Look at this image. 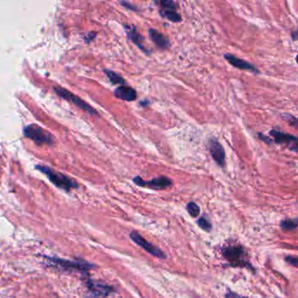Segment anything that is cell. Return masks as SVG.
<instances>
[{"mask_svg":"<svg viewBox=\"0 0 298 298\" xmlns=\"http://www.w3.org/2000/svg\"><path fill=\"white\" fill-rule=\"evenodd\" d=\"M35 168L44 173L49 180L58 188L63 189L65 191H69L70 189L77 188L78 184L72 178H69L68 176L62 174L61 172L55 171L53 169L49 168L45 165H36Z\"/></svg>","mask_w":298,"mask_h":298,"instance_id":"1","label":"cell"},{"mask_svg":"<svg viewBox=\"0 0 298 298\" xmlns=\"http://www.w3.org/2000/svg\"><path fill=\"white\" fill-rule=\"evenodd\" d=\"M154 4L158 6V13L163 19L171 21L172 23L181 22V15L177 12L178 5L176 2L172 0H159L154 1Z\"/></svg>","mask_w":298,"mask_h":298,"instance_id":"2","label":"cell"},{"mask_svg":"<svg viewBox=\"0 0 298 298\" xmlns=\"http://www.w3.org/2000/svg\"><path fill=\"white\" fill-rule=\"evenodd\" d=\"M24 136L32 139L38 145L52 144L54 143V137L51 134L37 124H30L25 128Z\"/></svg>","mask_w":298,"mask_h":298,"instance_id":"3","label":"cell"},{"mask_svg":"<svg viewBox=\"0 0 298 298\" xmlns=\"http://www.w3.org/2000/svg\"><path fill=\"white\" fill-rule=\"evenodd\" d=\"M133 182L135 185H138L140 187H148L152 190H164L172 185V180L168 177L160 176L158 178H152L151 180H144L140 176H136L133 178Z\"/></svg>","mask_w":298,"mask_h":298,"instance_id":"4","label":"cell"},{"mask_svg":"<svg viewBox=\"0 0 298 298\" xmlns=\"http://www.w3.org/2000/svg\"><path fill=\"white\" fill-rule=\"evenodd\" d=\"M206 147L211 157L213 158V161L215 162L219 167L224 168L226 165V151L224 150L222 144L214 137H211L206 143Z\"/></svg>","mask_w":298,"mask_h":298,"instance_id":"5","label":"cell"},{"mask_svg":"<svg viewBox=\"0 0 298 298\" xmlns=\"http://www.w3.org/2000/svg\"><path fill=\"white\" fill-rule=\"evenodd\" d=\"M269 137H273V142L276 144H286L288 149L295 153L298 152L297 137L290 134L281 132L278 130H271L268 132Z\"/></svg>","mask_w":298,"mask_h":298,"instance_id":"6","label":"cell"},{"mask_svg":"<svg viewBox=\"0 0 298 298\" xmlns=\"http://www.w3.org/2000/svg\"><path fill=\"white\" fill-rule=\"evenodd\" d=\"M55 91L62 98L68 100L69 102L76 104V106L79 107L80 109H82L86 112L91 114V115H98V112L93 107L90 106L89 103H86L83 100L81 99L78 96H75L72 93L69 92L67 89H62L60 87H55Z\"/></svg>","mask_w":298,"mask_h":298,"instance_id":"7","label":"cell"},{"mask_svg":"<svg viewBox=\"0 0 298 298\" xmlns=\"http://www.w3.org/2000/svg\"><path fill=\"white\" fill-rule=\"evenodd\" d=\"M124 28H125V31H126L128 40H130V42H132V43L136 45L137 48H139L141 51L143 52L145 55H151V50H150L149 48L144 46L145 40L143 37V35H141L140 33L137 30V27L134 26V25H131V26L124 25Z\"/></svg>","mask_w":298,"mask_h":298,"instance_id":"8","label":"cell"},{"mask_svg":"<svg viewBox=\"0 0 298 298\" xmlns=\"http://www.w3.org/2000/svg\"><path fill=\"white\" fill-rule=\"evenodd\" d=\"M130 239L133 240L135 243L143 247L144 250L147 251L148 253H150V254L154 255V256L158 257V258H161V259L166 258V255H165V253L163 251L160 250L158 247H155L154 245L149 243L147 240L141 236L139 233H136V232H132V233H130Z\"/></svg>","mask_w":298,"mask_h":298,"instance_id":"9","label":"cell"},{"mask_svg":"<svg viewBox=\"0 0 298 298\" xmlns=\"http://www.w3.org/2000/svg\"><path fill=\"white\" fill-rule=\"evenodd\" d=\"M224 58L226 62L229 63L230 65L233 66L236 69L240 70H245V71H249L254 74H259L260 71L257 69L255 66L253 65L250 62H247L242 59L238 58L235 55H231V54H226L224 55Z\"/></svg>","mask_w":298,"mask_h":298,"instance_id":"10","label":"cell"},{"mask_svg":"<svg viewBox=\"0 0 298 298\" xmlns=\"http://www.w3.org/2000/svg\"><path fill=\"white\" fill-rule=\"evenodd\" d=\"M48 260L52 261L53 263L57 264L62 267H66V268H73V269H76V270H89V268L93 267L91 264H89L86 261H73V260H63V259H60V258H48Z\"/></svg>","mask_w":298,"mask_h":298,"instance_id":"11","label":"cell"},{"mask_svg":"<svg viewBox=\"0 0 298 298\" xmlns=\"http://www.w3.org/2000/svg\"><path fill=\"white\" fill-rule=\"evenodd\" d=\"M148 34H149V37L151 39V42L154 43L155 46L159 50L165 51L171 47V42L169 41V39L165 35L161 34L160 32H158L157 29L150 28L148 30Z\"/></svg>","mask_w":298,"mask_h":298,"instance_id":"12","label":"cell"},{"mask_svg":"<svg viewBox=\"0 0 298 298\" xmlns=\"http://www.w3.org/2000/svg\"><path fill=\"white\" fill-rule=\"evenodd\" d=\"M114 96L117 99L122 100L124 102H134L137 99V93L132 87L124 85L117 87L114 90Z\"/></svg>","mask_w":298,"mask_h":298,"instance_id":"13","label":"cell"},{"mask_svg":"<svg viewBox=\"0 0 298 298\" xmlns=\"http://www.w3.org/2000/svg\"><path fill=\"white\" fill-rule=\"evenodd\" d=\"M104 73L106 74L107 77L109 78L110 83H112L113 85H117L119 84L120 86L126 85V81L119 76L117 73L114 72L112 70H109V69H104Z\"/></svg>","mask_w":298,"mask_h":298,"instance_id":"14","label":"cell"},{"mask_svg":"<svg viewBox=\"0 0 298 298\" xmlns=\"http://www.w3.org/2000/svg\"><path fill=\"white\" fill-rule=\"evenodd\" d=\"M242 249L240 247H227L225 250L223 251L224 256L229 260H238L240 255L242 254Z\"/></svg>","mask_w":298,"mask_h":298,"instance_id":"15","label":"cell"},{"mask_svg":"<svg viewBox=\"0 0 298 298\" xmlns=\"http://www.w3.org/2000/svg\"><path fill=\"white\" fill-rule=\"evenodd\" d=\"M89 288H90L91 291L94 292L96 295H102V296H105L108 295L111 290H110V287H107L103 284H98V283H93L90 282L89 284Z\"/></svg>","mask_w":298,"mask_h":298,"instance_id":"16","label":"cell"},{"mask_svg":"<svg viewBox=\"0 0 298 298\" xmlns=\"http://www.w3.org/2000/svg\"><path fill=\"white\" fill-rule=\"evenodd\" d=\"M281 227L283 230L289 231V230L295 229L297 227V220L296 219H285L281 222Z\"/></svg>","mask_w":298,"mask_h":298,"instance_id":"17","label":"cell"},{"mask_svg":"<svg viewBox=\"0 0 298 298\" xmlns=\"http://www.w3.org/2000/svg\"><path fill=\"white\" fill-rule=\"evenodd\" d=\"M281 118H282V120L286 121L289 124V126L295 128V129L297 128V118L294 117L291 114H281Z\"/></svg>","mask_w":298,"mask_h":298,"instance_id":"18","label":"cell"},{"mask_svg":"<svg viewBox=\"0 0 298 298\" xmlns=\"http://www.w3.org/2000/svg\"><path fill=\"white\" fill-rule=\"evenodd\" d=\"M186 210H187L189 214L192 216V217H197V216H199V213H200L199 206L194 202L188 203L187 206H186Z\"/></svg>","mask_w":298,"mask_h":298,"instance_id":"19","label":"cell"},{"mask_svg":"<svg viewBox=\"0 0 298 298\" xmlns=\"http://www.w3.org/2000/svg\"><path fill=\"white\" fill-rule=\"evenodd\" d=\"M198 224H199V226L202 228L203 230H205V231H211L212 229V225H211V223L206 219V218H200V219L198 220Z\"/></svg>","mask_w":298,"mask_h":298,"instance_id":"20","label":"cell"},{"mask_svg":"<svg viewBox=\"0 0 298 298\" xmlns=\"http://www.w3.org/2000/svg\"><path fill=\"white\" fill-rule=\"evenodd\" d=\"M120 5L122 7H124L125 9L132 11V12H139V11H140V9L138 8V7L134 6L132 4H130V2H127V1H121Z\"/></svg>","mask_w":298,"mask_h":298,"instance_id":"21","label":"cell"},{"mask_svg":"<svg viewBox=\"0 0 298 298\" xmlns=\"http://www.w3.org/2000/svg\"><path fill=\"white\" fill-rule=\"evenodd\" d=\"M258 137L260 138V140L262 141V142H264L265 144H272V142H273V140L271 139L270 137H267V136H265V135H263L262 133H260H260H258Z\"/></svg>","mask_w":298,"mask_h":298,"instance_id":"22","label":"cell"},{"mask_svg":"<svg viewBox=\"0 0 298 298\" xmlns=\"http://www.w3.org/2000/svg\"><path fill=\"white\" fill-rule=\"evenodd\" d=\"M286 260H287V262H288V263L289 264H291V265H293V266H295V267H296V266H297V259H296L295 257H286Z\"/></svg>","mask_w":298,"mask_h":298,"instance_id":"23","label":"cell"},{"mask_svg":"<svg viewBox=\"0 0 298 298\" xmlns=\"http://www.w3.org/2000/svg\"><path fill=\"white\" fill-rule=\"evenodd\" d=\"M150 103H151V102H150L149 100L144 99L142 100V101H140V103H139V105H140L141 107H147L149 106V105H150Z\"/></svg>","mask_w":298,"mask_h":298,"instance_id":"24","label":"cell"},{"mask_svg":"<svg viewBox=\"0 0 298 298\" xmlns=\"http://www.w3.org/2000/svg\"><path fill=\"white\" fill-rule=\"evenodd\" d=\"M297 30H295V31L291 32V39L293 42H296L297 41Z\"/></svg>","mask_w":298,"mask_h":298,"instance_id":"25","label":"cell"},{"mask_svg":"<svg viewBox=\"0 0 298 298\" xmlns=\"http://www.w3.org/2000/svg\"><path fill=\"white\" fill-rule=\"evenodd\" d=\"M226 298H240V296L236 295V294H234L233 292H229V293L226 294Z\"/></svg>","mask_w":298,"mask_h":298,"instance_id":"26","label":"cell"},{"mask_svg":"<svg viewBox=\"0 0 298 298\" xmlns=\"http://www.w3.org/2000/svg\"><path fill=\"white\" fill-rule=\"evenodd\" d=\"M240 298H247V297H240Z\"/></svg>","mask_w":298,"mask_h":298,"instance_id":"27","label":"cell"}]
</instances>
